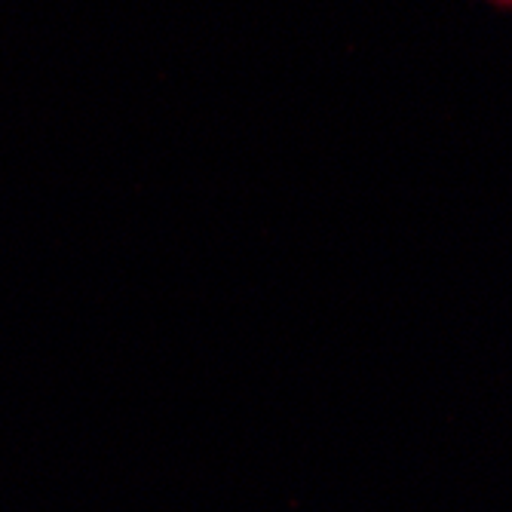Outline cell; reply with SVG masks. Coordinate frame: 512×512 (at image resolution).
<instances>
[{"instance_id": "obj_1", "label": "cell", "mask_w": 512, "mask_h": 512, "mask_svg": "<svg viewBox=\"0 0 512 512\" xmlns=\"http://www.w3.org/2000/svg\"><path fill=\"white\" fill-rule=\"evenodd\" d=\"M503 4H512V0H503Z\"/></svg>"}]
</instances>
